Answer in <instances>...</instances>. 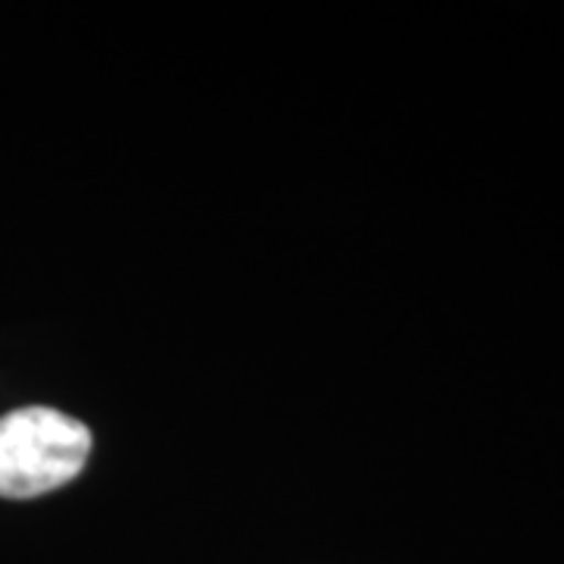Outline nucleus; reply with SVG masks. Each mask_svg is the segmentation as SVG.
I'll list each match as a JSON object with an SVG mask.
<instances>
[{"label":"nucleus","instance_id":"nucleus-1","mask_svg":"<svg viewBox=\"0 0 564 564\" xmlns=\"http://www.w3.org/2000/svg\"><path fill=\"white\" fill-rule=\"evenodd\" d=\"M91 452V430L54 408L0 417V496L35 499L73 484Z\"/></svg>","mask_w":564,"mask_h":564}]
</instances>
